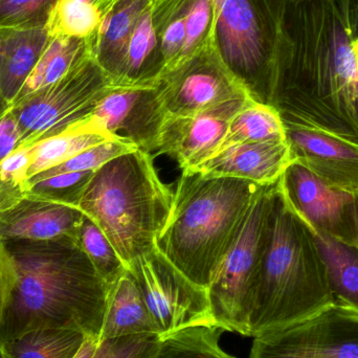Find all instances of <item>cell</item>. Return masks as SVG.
Segmentation results:
<instances>
[{
    "label": "cell",
    "mask_w": 358,
    "mask_h": 358,
    "mask_svg": "<svg viewBox=\"0 0 358 358\" xmlns=\"http://www.w3.org/2000/svg\"><path fill=\"white\" fill-rule=\"evenodd\" d=\"M136 149V147L130 146V145L120 142V141H106V142L85 149V150L78 153L71 159H67L61 165L52 168L48 171L42 172V173L29 178V180L50 178V176L63 173L96 172V170L100 169L102 166L108 163L111 159H115L120 155H125V153L131 152Z\"/></svg>",
    "instance_id": "31"
},
{
    "label": "cell",
    "mask_w": 358,
    "mask_h": 358,
    "mask_svg": "<svg viewBox=\"0 0 358 358\" xmlns=\"http://www.w3.org/2000/svg\"><path fill=\"white\" fill-rule=\"evenodd\" d=\"M250 358H358V313L336 303L302 323L254 338Z\"/></svg>",
    "instance_id": "11"
},
{
    "label": "cell",
    "mask_w": 358,
    "mask_h": 358,
    "mask_svg": "<svg viewBox=\"0 0 358 358\" xmlns=\"http://www.w3.org/2000/svg\"><path fill=\"white\" fill-rule=\"evenodd\" d=\"M217 52L248 96L271 105L280 17L285 0H212Z\"/></svg>",
    "instance_id": "6"
},
{
    "label": "cell",
    "mask_w": 358,
    "mask_h": 358,
    "mask_svg": "<svg viewBox=\"0 0 358 358\" xmlns=\"http://www.w3.org/2000/svg\"><path fill=\"white\" fill-rule=\"evenodd\" d=\"M20 130L10 109L0 117V163L19 148Z\"/></svg>",
    "instance_id": "36"
},
{
    "label": "cell",
    "mask_w": 358,
    "mask_h": 358,
    "mask_svg": "<svg viewBox=\"0 0 358 358\" xmlns=\"http://www.w3.org/2000/svg\"><path fill=\"white\" fill-rule=\"evenodd\" d=\"M57 0H0V29L45 27Z\"/></svg>",
    "instance_id": "33"
},
{
    "label": "cell",
    "mask_w": 358,
    "mask_h": 358,
    "mask_svg": "<svg viewBox=\"0 0 358 358\" xmlns=\"http://www.w3.org/2000/svg\"><path fill=\"white\" fill-rule=\"evenodd\" d=\"M350 244L358 248V197L351 204V238Z\"/></svg>",
    "instance_id": "39"
},
{
    "label": "cell",
    "mask_w": 358,
    "mask_h": 358,
    "mask_svg": "<svg viewBox=\"0 0 358 358\" xmlns=\"http://www.w3.org/2000/svg\"><path fill=\"white\" fill-rule=\"evenodd\" d=\"M77 241L108 287L128 271L108 238L86 215L80 225Z\"/></svg>",
    "instance_id": "29"
},
{
    "label": "cell",
    "mask_w": 358,
    "mask_h": 358,
    "mask_svg": "<svg viewBox=\"0 0 358 358\" xmlns=\"http://www.w3.org/2000/svg\"><path fill=\"white\" fill-rule=\"evenodd\" d=\"M282 140H286L285 126L277 109L248 99L231 119L217 152L236 145Z\"/></svg>",
    "instance_id": "24"
},
{
    "label": "cell",
    "mask_w": 358,
    "mask_h": 358,
    "mask_svg": "<svg viewBox=\"0 0 358 358\" xmlns=\"http://www.w3.org/2000/svg\"><path fill=\"white\" fill-rule=\"evenodd\" d=\"M358 54L334 0H285L271 105L284 126L358 145Z\"/></svg>",
    "instance_id": "1"
},
{
    "label": "cell",
    "mask_w": 358,
    "mask_h": 358,
    "mask_svg": "<svg viewBox=\"0 0 358 358\" xmlns=\"http://www.w3.org/2000/svg\"><path fill=\"white\" fill-rule=\"evenodd\" d=\"M14 273L12 257L8 252L6 242L0 238V310H1L4 296L14 279Z\"/></svg>",
    "instance_id": "37"
},
{
    "label": "cell",
    "mask_w": 358,
    "mask_h": 358,
    "mask_svg": "<svg viewBox=\"0 0 358 358\" xmlns=\"http://www.w3.org/2000/svg\"><path fill=\"white\" fill-rule=\"evenodd\" d=\"M357 54H358V46H357Z\"/></svg>",
    "instance_id": "45"
},
{
    "label": "cell",
    "mask_w": 358,
    "mask_h": 358,
    "mask_svg": "<svg viewBox=\"0 0 358 358\" xmlns=\"http://www.w3.org/2000/svg\"><path fill=\"white\" fill-rule=\"evenodd\" d=\"M84 214L77 206L29 195L0 218L3 241L77 239Z\"/></svg>",
    "instance_id": "17"
},
{
    "label": "cell",
    "mask_w": 358,
    "mask_h": 358,
    "mask_svg": "<svg viewBox=\"0 0 358 358\" xmlns=\"http://www.w3.org/2000/svg\"><path fill=\"white\" fill-rule=\"evenodd\" d=\"M279 187L289 206L307 223L350 242L351 204L355 196L332 189L296 161L280 178Z\"/></svg>",
    "instance_id": "14"
},
{
    "label": "cell",
    "mask_w": 358,
    "mask_h": 358,
    "mask_svg": "<svg viewBox=\"0 0 358 358\" xmlns=\"http://www.w3.org/2000/svg\"><path fill=\"white\" fill-rule=\"evenodd\" d=\"M50 36L40 29H0V96L6 108L16 100Z\"/></svg>",
    "instance_id": "18"
},
{
    "label": "cell",
    "mask_w": 358,
    "mask_h": 358,
    "mask_svg": "<svg viewBox=\"0 0 358 358\" xmlns=\"http://www.w3.org/2000/svg\"><path fill=\"white\" fill-rule=\"evenodd\" d=\"M159 336H132L102 340L92 358H157Z\"/></svg>",
    "instance_id": "35"
},
{
    "label": "cell",
    "mask_w": 358,
    "mask_h": 358,
    "mask_svg": "<svg viewBox=\"0 0 358 358\" xmlns=\"http://www.w3.org/2000/svg\"><path fill=\"white\" fill-rule=\"evenodd\" d=\"M334 304L313 234L289 206L278 181L252 301L250 338L302 323Z\"/></svg>",
    "instance_id": "3"
},
{
    "label": "cell",
    "mask_w": 358,
    "mask_h": 358,
    "mask_svg": "<svg viewBox=\"0 0 358 358\" xmlns=\"http://www.w3.org/2000/svg\"><path fill=\"white\" fill-rule=\"evenodd\" d=\"M307 225L323 260L328 283L336 304L348 307L358 313L357 246L336 239L309 223Z\"/></svg>",
    "instance_id": "22"
},
{
    "label": "cell",
    "mask_w": 358,
    "mask_h": 358,
    "mask_svg": "<svg viewBox=\"0 0 358 358\" xmlns=\"http://www.w3.org/2000/svg\"><path fill=\"white\" fill-rule=\"evenodd\" d=\"M96 344H98V343H96V341L87 338L85 344L83 345L81 350H80L79 355H78L76 358H92V355H94V350H96Z\"/></svg>",
    "instance_id": "40"
},
{
    "label": "cell",
    "mask_w": 358,
    "mask_h": 358,
    "mask_svg": "<svg viewBox=\"0 0 358 358\" xmlns=\"http://www.w3.org/2000/svg\"><path fill=\"white\" fill-rule=\"evenodd\" d=\"M108 8L90 0H57L45 29L50 37L86 39L96 33Z\"/></svg>",
    "instance_id": "27"
},
{
    "label": "cell",
    "mask_w": 358,
    "mask_h": 358,
    "mask_svg": "<svg viewBox=\"0 0 358 358\" xmlns=\"http://www.w3.org/2000/svg\"><path fill=\"white\" fill-rule=\"evenodd\" d=\"M237 99L187 117H167L157 152L176 159L181 170L194 169L218 151L227 128L246 101Z\"/></svg>",
    "instance_id": "13"
},
{
    "label": "cell",
    "mask_w": 358,
    "mask_h": 358,
    "mask_svg": "<svg viewBox=\"0 0 358 358\" xmlns=\"http://www.w3.org/2000/svg\"><path fill=\"white\" fill-rule=\"evenodd\" d=\"M166 69L161 41L152 18L151 2L130 37L113 86L155 87Z\"/></svg>",
    "instance_id": "20"
},
{
    "label": "cell",
    "mask_w": 358,
    "mask_h": 358,
    "mask_svg": "<svg viewBox=\"0 0 358 358\" xmlns=\"http://www.w3.org/2000/svg\"><path fill=\"white\" fill-rule=\"evenodd\" d=\"M267 185L248 210L208 288L213 319L223 331L250 338V317L268 236L273 189Z\"/></svg>",
    "instance_id": "7"
},
{
    "label": "cell",
    "mask_w": 358,
    "mask_h": 358,
    "mask_svg": "<svg viewBox=\"0 0 358 358\" xmlns=\"http://www.w3.org/2000/svg\"><path fill=\"white\" fill-rule=\"evenodd\" d=\"M6 244L15 273L0 310V347L44 328L75 330L98 343L108 285L77 239Z\"/></svg>",
    "instance_id": "2"
},
{
    "label": "cell",
    "mask_w": 358,
    "mask_h": 358,
    "mask_svg": "<svg viewBox=\"0 0 358 358\" xmlns=\"http://www.w3.org/2000/svg\"><path fill=\"white\" fill-rule=\"evenodd\" d=\"M294 162L287 141H271L229 147L191 170L206 176L243 179L266 187L277 183Z\"/></svg>",
    "instance_id": "16"
},
{
    "label": "cell",
    "mask_w": 358,
    "mask_h": 358,
    "mask_svg": "<svg viewBox=\"0 0 358 358\" xmlns=\"http://www.w3.org/2000/svg\"><path fill=\"white\" fill-rule=\"evenodd\" d=\"M172 202L173 193L157 176L150 153L136 149L96 170L77 208L100 227L128 267L155 248Z\"/></svg>",
    "instance_id": "5"
},
{
    "label": "cell",
    "mask_w": 358,
    "mask_h": 358,
    "mask_svg": "<svg viewBox=\"0 0 358 358\" xmlns=\"http://www.w3.org/2000/svg\"><path fill=\"white\" fill-rule=\"evenodd\" d=\"M167 113L155 87L111 86L92 115L76 125L150 153L157 151Z\"/></svg>",
    "instance_id": "12"
},
{
    "label": "cell",
    "mask_w": 358,
    "mask_h": 358,
    "mask_svg": "<svg viewBox=\"0 0 358 358\" xmlns=\"http://www.w3.org/2000/svg\"><path fill=\"white\" fill-rule=\"evenodd\" d=\"M355 115H357V124H358V86H357V102H355Z\"/></svg>",
    "instance_id": "43"
},
{
    "label": "cell",
    "mask_w": 358,
    "mask_h": 358,
    "mask_svg": "<svg viewBox=\"0 0 358 358\" xmlns=\"http://www.w3.org/2000/svg\"><path fill=\"white\" fill-rule=\"evenodd\" d=\"M215 27L216 14L212 0H189L185 27L187 36L178 64L195 54L210 40L214 39Z\"/></svg>",
    "instance_id": "34"
},
{
    "label": "cell",
    "mask_w": 358,
    "mask_h": 358,
    "mask_svg": "<svg viewBox=\"0 0 358 358\" xmlns=\"http://www.w3.org/2000/svg\"><path fill=\"white\" fill-rule=\"evenodd\" d=\"M264 187L243 179L182 170L169 218L155 248L185 277L208 289L252 202Z\"/></svg>",
    "instance_id": "4"
},
{
    "label": "cell",
    "mask_w": 358,
    "mask_h": 358,
    "mask_svg": "<svg viewBox=\"0 0 358 358\" xmlns=\"http://www.w3.org/2000/svg\"><path fill=\"white\" fill-rule=\"evenodd\" d=\"M0 358H6L4 357L3 352H2V349H0Z\"/></svg>",
    "instance_id": "44"
},
{
    "label": "cell",
    "mask_w": 358,
    "mask_h": 358,
    "mask_svg": "<svg viewBox=\"0 0 358 358\" xmlns=\"http://www.w3.org/2000/svg\"><path fill=\"white\" fill-rule=\"evenodd\" d=\"M86 340L75 330L44 328L21 334L1 349L6 358H76Z\"/></svg>",
    "instance_id": "25"
},
{
    "label": "cell",
    "mask_w": 358,
    "mask_h": 358,
    "mask_svg": "<svg viewBox=\"0 0 358 358\" xmlns=\"http://www.w3.org/2000/svg\"><path fill=\"white\" fill-rule=\"evenodd\" d=\"M155 88L168 117H187L229 101L250 98L217 52L215 38L165 71Z\"/></svg>",
    "instance_id": "10"
},
{
    "label": "cell",
    "mask_w": 358,
    "mask_h": 358,
    "mask_svg": "<svg viewBox=\"0 0 358 358\" xmlns=\"http://www.w3.org/2000/svg\"><path fill=\"white\" fill-rule=\"evenodd\" d=\"M113 86L92 55L56 83L10 107L19 130V147L58 136L85 121Z\"/></svg>",
    "instance_id": "8"
},
{
    "label": "cell",
    "mask_w": 358,
    "mask_h": 358,
    "mask_svg": "<svg viewBox=\"0 0 358 358\" xmlns=\"http://www.w3.org/2000/svg\"><path fill=\"white\" fill-rule=\"evenodd\" d=\"M31 147H19L0 163V218L29 195Z\"/></svg>",
    "instance_id": "30"
},
{
    "label": "cell",
    "mask_w": 358,
    "mask_h": 358,
    "mask_svg": "<svg viewBox=\"0 0 358 358\" xmlns=\"http://www.w3.org/2000/svg\"><path fill=\"white\" fill-rule=\"evenodd\" d=\"M219 327L187 328L162 338L157 358H236L220 346Z\"/></svg>",
    "instance_id": "28"
},
{
    "label": "cell",
    "mask_w": 358,
    "mask_h": 358,
    "mask_svg": "<svg viewBox=\"0 0 358 358\" xmlns=\"http://www.w3.org/2000/svg\"><path fill=\"white\" fill-rule=\"evenodd\" d=\"M113 140L108 136L92 130L73 127L63 134L40 141L31 147V164L27 178L57 167L85 149L106 141Z\"/></svg>",
    "instance_id": "26"
},
{
    "label": "cell",
    "mask_w": 358,
    "mask_h": 358,
    "mask_svg": "<svg viewBox=\"0 0 358 358\" xmlns=\"http://www.w3.org/2000/svg\"><path fill=\"white\" fill-rule=\"evenodd\" d=\"M94 172L63 173L29 180V193L36 197L77 206Z\"/></svg>",
    "instance_id": "32"
},
{
    "label": "cell",
    "mask_w": 358,
    "mask_h": 358,
    "mask_svg": "<svg viewBox=\"0 0 358 358\" xmlns=\"http://www.w3.org/2000/svg\"><path fill=\"white\" fill-rule=\"evenodd\" d=\"M334 2H336V6H338V8H340L341 12H342L343 16L346 15V10H347V4H348V0H334Z\"/></svg>",
    "instance_id": "41"
},
{
    "label": "cell",
    "mask_w": 358,
    "mask_h": 358,
    "mask_svg": "<svg viewBox=\"0 0 358 358\" xmlns=\"http://www.w3.org/2000/svg\"><path fill=\"white\" fill-rule=\"evenodd\" d=\"M90 55L88 38L50 37L14 103L56 83Z\"/></svg>",
    "instance_id": "23"
},
{
    "label": "cell",
    "mask_w": 358,
    "mask_h": 358,
    "mask_svg": "<svg viewBox=\"0 0 358 358\" xmlns=\"http://www.w3.org/2000/svg\"><path fill=\"white\" fill-rule=\"evenodd\" d=\"M6 110H8V108L4 106L3 102H2L1 100V96H0V117H1Z\"/></svg>",
    "instance_id": "42"
},
{
    "label": "cell",
    "mask_w": 358,
    "mask_h": 358,
    "mask_svg": "<svg viewBox=\"0 0 358 358\" xmlns=\"http://www.w3.org/2000/svg\"><path fill=\"white\" fill-rule=\"evenodd\" d=\"M157 322L161 338L191 327H217L208 289L185 277L157 248L127 267Z\"/></svg>",
    "instance_id": "9"
},
{
    "label": "cell",
    "mask_w": 358,
    "mask_h": 358,
    "mask_svg": "<svg viewBox=\"0 0 358 358\" xmlns=\"http://www.w3.org/2000/svg\"><path fill=\"white\" fill-rule=\"evenodd\" d=\"M294 161L326 185L358 197V145L322 132L285 126Z\"/></svg>",
    "instance_id": "15"
},
{
    "label": "cell",
    "mask_w": 358,
    "mask_h": 358,
    "mask_svg": "<svg viewBox=\"0 0 358 358\" xmlns=\"http://www.w3.org/2000/svg\"><path fill=\"white\" fill-rule=\"evenodd\" d=\"M151 0H120L88 38L92 57L113 81L130 37ZM113 84V83H111Z\"/></svg>",
    "instance_id": "21"
},
{
    "label": "cell",
    "mask_w": 358,
    "mask_h": 358,
    "mask_svg": "<svg viewBox=\"0 0 358 358\" xmlns=\"http://www.w3.org/2000/svg\"><path fill=\"white\" fill-rule=\"evenodd\" d=\"M132 336H159L144 296L129 271L108 287L100 340Z\"/></svg>",
    "instance_id": "19"
},
{
    "label": "cell",
    "mask_w": 358,
    "mask_h": 358,
    "mask_svg": "<svg viewBox=\"0 0 358 358\" xmlns=\"http://www.w3.org/2000/svg\"><path fill=\"white\" fill-rule=\"evenodd\" d=\"M345 20L350 29L355 40V46H358V0H348Z\"/></svg>",
    "instance_id": "38"
}]
</instances>
